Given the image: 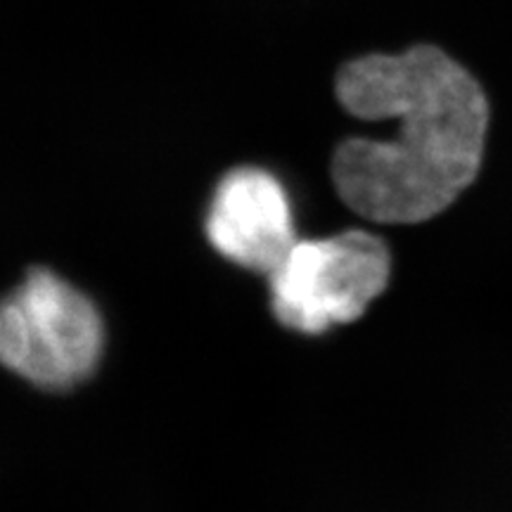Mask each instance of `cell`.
Wrapping results in <instances>:
<instances>
[{"mask_svg": "<svg viewBox=\"0 0 512 512\" xmlns=\"http://www.w3.org/2000/svg\"><path fill=\"white\" fill-rule=\"evenodd\" d=\"M389 275L392 254L368 230L302 240L268 275L273 316L299 335H323L361 318Z\"/></svg>", "mask_w": 512, "mask_h": 512, "instance_id": "3957f363", "label": "cell"}, {"mask_svg": "<svg viewBox=\"0 0 512 512\" xmlns=\"http://www.w3.org/2000/svg\"><path fill=\"white\" fill-rule=\"evenodd\" d=\"M204 228L221 256L264 275H271L297 245L287 190L271 171L256 166L223 176Z\"/></svg>", "mask_w": 512, "mask_h": 512, "instance_id": "277c9868", "label": "cell"}, {"mask_svg": "<svg viewBox=\"0 0 512 512\" xmlns=\"http://www.w3.org/2000/svg\"><path fill=\"white\" fill-rule=\"evenodd\" d=\"M337 98L366 121H396L392 140L349 138L332 181L375 223H422L451 207L482 169L491 107L470 69L437 46L366 55L337 76Z\"/></svg>", "mask_w": 512, "mask_h": 512, "instance_id": "6da1fadb", "label": "cell"}, {"mask_svg": "<svg viewBox=\"0 0 512 512\" xmlns=\"http://www.w3.org/2000/svg\"><path fill=\"white\" fill-rule=\"evenodd\" d=\"M102 351L98 306L48 268H31L0 302V363L38 389L79 387L98 370Z\"/></svg>", "mask_w": 512, "mask_h": 512, "instance_id": "7a4b0ae2", "label": "cell"}]
</instances>
